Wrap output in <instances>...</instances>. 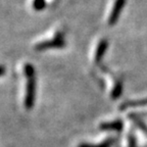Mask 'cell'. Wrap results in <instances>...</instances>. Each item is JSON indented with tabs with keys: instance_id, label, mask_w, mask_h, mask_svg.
I'll return each mask as SVG.
<instances>
[{
	"instance_id": "1",
	"label": "cell",
	"mask_w": 147,
	"mask_h": 147,
	"mask_svg": "<svg viewBox=\"0 0 147 147\" xmlns=\"http://www.w3.org/2000/svg\"><path fill=\"white\" fill-rule=\"evenodd\" d=\"M22 73L24 77L23 88V105L26 109H32L34 107L36 99V74L35 67L31 63L23 64Z\"/></svg>"
},
{
	"instance_id": "2",
	"label": "cell",
	"mask_w": 147,
	"mask_h": 147,
	"mask_svg": "<svg viewBox=\"0 0 147 147\" xmlns=\"http://www.w3.org/2000/svg\"><path fill=\"white\" fill-rule=\"evenodd\" d=\"M65 42H64L63 34L61 31H55L50 37H47L42 41L35 44V49L36 50H47L50 48H61L63 47Z\"/></svg>"
},
{
	"instance_id": "3",
	"label": "cell",
	"mask_w": 147,
	"mask_h": 147,
	"mask_svg": "<svg viewBox=\"0 0 147 147\" xmlns=\"http://www.w3.org/2000/svg\"><path fill=\"white\" fill-rule=\"evenodd\" d=\"M125 4H126V0H115L113 5L111 7L107 18V24L109 26H113L117 22L119 18V14L124 9Z\"/></svg>"
},
{
	"instance_id": "4",
	"label": "cell",
	"mask_w": 147,
	"mask_h": 147,
	"mask_svg": "<svg viewBox=\"0 0 147 147\" xmlns=\"http://www.w3.org/2000/svg\"><path fill=\"white\" fill-rule=\"evenodd\" d=\"M108 47V41L107 39H100L98 40V43L95 46V49L92 54V60L93 62L97 63L101 60V58L103 57V55L105 54L106 50Z\"/></svg>"
},
{
	"instance_id": "5",
	"label": "cell",
	"mask_w": 147,
	"mask_h": 147,
	"mask_svg": "<svg viewBox=\"0 0 147 147\" xmlns=\"http://www.w3.org/2000/svg\"><path fill=\"white\" fill-rule=\"evenodd\" d=\"M104 131H119L123 129L122 121H113V122H103L99 126Z\"/></svg>"
},
{
	"instance_id": "6",
	"label": "cell",
	"mask_w": 147,
	"mask_h": 147,
	"mask_svg": "<svg viewBox=\"0 0 147 147\" xmlns=\"http://www.w3.org/2000/svg\"><path fill=\"white\" fill-rule=\"evenodd\" d=\"M113 141L111 140V138L108 139V140H105L101 143H95V144H91V143H81V144L78 145V147H111Z\"/></svg>"
},
{
	"instance_id": "7",
	"label": "cell",
	"mask_w": 147,
	"mask_h": 147,
	"mask_svg": "<svg viewBox=\"0 0 147 147\" xmlns=\"http://www.w3.org/2000/svg\"><path fill=\"white\" fill-rule=\"evenodd\" d=\"M31 6H32V8L34 9V10H36V11L43 10L46 6V0H32Z\"/></svg>"
},
{
	"instance_id": "8",
	"label": "cell",
	"mask_w": 147,
	"mask_h": 147,
	"mask_svg": "<svg viewBox=\"0 0 147 147\" xmlns=\"http://www.w3.org/2000/svg\"><path fill=\"white\" fill-rule=\"evenodd\" d=\"M147 103V100H142V101H136V102H126V103L124 104V105H122V108H126V107H131L132 105H134V104H145Z\"/></svg>"
},
{
	"instance_id": "9",
	"label": "cell",
	"mask_w": 147,
	"mask_h": 147,
	"mask_svg": "<svg viewBox=\"0 0 147 147\" xmlns=\"http://www.w3.org/2000/svg\"><path fill=\"white\" fill-rule=\"evenodd\" d=\"M5 74V67L3 65H0V77L3 76Z\"/></svg>"
}]
</instances>
